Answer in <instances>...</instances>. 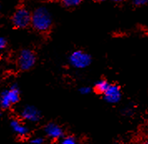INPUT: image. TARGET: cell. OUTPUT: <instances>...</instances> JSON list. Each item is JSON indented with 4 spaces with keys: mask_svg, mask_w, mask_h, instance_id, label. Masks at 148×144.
Masks as SVG:
<instances>
[{
    "mask_svg": "<svg viewBox=\"0 0 148 144\" xmlns=\"http://www.w3.org/2000/svg\"><path fill=\"white\" fill-rule=\"evenodd\" d=\"M31 26L38 33L45 34L53 26V16L48 8L43 6L36 8L32 12Z\"/></svg>",
    "mask_w": 148,
    "mask_h": 144,
    "instance_id": "cell-1",
    "label": "cell"
},
{
    "mask_svg": "<svg viewBox=\"0 0 148 144\" xmlns=\"http://www.w3.org/2000/svg\"><path fill=\"white\" fill-rule=\"evenodd\" d=\"M12 24L14 27L23 29L31 25L32 13L25 7L18 8L12 16Z\"/></svg>",
    "mask_w": 148,
    "mask_h": 144,
    "instance_id": "cell-2",
    "label": "cell"
},
{
    "mask_svg": "<svg viewBox=\"0 0 148 144\" xmlns=\"http://www.w3.org/2000/svg\"><path fill=\"white\" fill-rule=\"evenodd\" d=\"M20 99V92L17 85L11 86L8 89L4 90L0 97V105L3 109H8L13 105L18 103Z\"/></svg>",
    "mask_w": 148,
    "mask_h": 144,
    "instance_id": "cell-3",
    "label": "cell"
},
{
    "mask_svg": "<svg viewBox=\"0 0 148 144\" xmlns=\"http://www.w3.org/2000/svg\"><path fill=\"white\" fill-rule=\"evenodd\" d=\"M69 63L72 67L77 69L88 68L92 62V57L82 50H76L69 56Z\"/></svg>",
    "mask_w": 148,
    "mask_h": 144,
    "instance_id": "cell-4",
    "label": "cell"
},
{
    "mask_svg": "<svg viewBox=\"0 0 148 144\" xmlns=\"http://www.w3.org/2000/svg\"><path fill=\"white\" fill-rule=\"evenodd\" d=\"M36 63V55L30 49H23L18 54V68L23 71L30 70Z\"/></svg>",
    "mask_w": 148,
    "mask_h": 144,
    "instance_id": "cell-5",
    "label": "cell"
},
{
    "mask_svg": "<svg viewBox=\"0 0 148 144\" xmlns=\"http://www.w3.org/2000/svg\"><path fill=\"white\" fill-rule=\"evenodd\" d=\"M21 117L27 122L30 123H37L40 120L41 113L39 110L36 107L27 105L25 106L20 112Z\"/></svg>",
    "mask_w": 148,
    "mask_h": 144,
    "instance_id": "cell-6",
    "label": "cell"
},
{
    "mask_svg": "<svg viewBox=\"0 0 148 144\" xmlns=\"http://www.w3.org/2000/svg\"><path fill=\"white\" fill-rule=\"evenodd\" d=\"M104 100L108 103L116 104L121 101V91L117 85L110 84L108 89L103 94Z\"/></svg>",
    "mask_w": 148,
    "mask_h": 144,
    "instance_id": "cell-7",
    "label": "cell"
},
{
    "mask_svg": "<svg viewBox=\"0 0 148 144\" xmlns=\"http://www.w3.org/2000/svg\"><path fill=\"white\" fill-rule=\"evenodd\" d=\"M45 133L47 137H50L51 139L58 140L63 137V130L59 125L50 123L47 124V126L44 128Z\"/></svg>",
    "mask_w": 148,
    "mask_h": 144,
    "instance_id": "cell-8",
    "label": "cell"
},
{
    "mask_svg": "<svg viewBox=\"0 0 148 144\" xmlns=\"http://www.w3.org/2000/svg\"><path fill=\"white\" fill-rule=\"evenodd\" d=\"M10 127H11L12 130L14 131L18 136L24 137L28 133V128H27V126L22 123L18 120L13 119L10 122Z\"/></svg>",
    "mask_w": 148,
    "mask_h": 144,
    "instance_id": "cell-9",
    "label": "cell"
},
{
    "mask_svg": "<svg viewBox=\"0 0 148 144\" xmlns=\"http://www.w3.org/2000/svg\"><path fill=\"white\" fill-rule=\"evenodd\" d=\"M109 86H110V83L107 80L101 79V80L97 81V82L95 83L94 89L97 93L104 94V93L108 89Z\"/></svg>",
    "mask_w": 148,
    "mask_h": 144,
    "instance_id": "cell-10",
    "label": "cell"
},
{
    "mask_svg": "<svg viewBox=\"0 0 148 144\" xmlns=\"http://www.w3.org/2000/svg\"><path fill=\"white\" fill-rule=\"evenodd\" d=\"M82 0H61L62 4L65 8H74L80 5Z\"/></svg>",
    "mask_w": 148,
    "mask_h": 144,
    "instance_id": "cell-11",
    "label": "cell"
},
{
    "mask_svg": "<svg viewBox=\"0 0 148 144\" xmlns=\"http://www.w3.org/2000/svg\"><path fill=\"white\" fill-rule=\"evenodd\" d=\"M61 144H77V141L73 137L68 136V137H63L61 140Z\"/></svg>",
    "mask_w": 148,
    "mask_h": 144,
    "instance_id": "cell-12",
    "label": "cell"
},
{
    "mask_svg": "<svg viewBox=\"0 0 148 144\" xmlns=\"http://www.w3.org/2000/svg\"><path fill=\"white\" fill-rule=\"evenodd\" d=\"M132 3L134 6L141 7L148 3V0H132Z\"/></svg>",
    "mask_w": 148,
    "mask_h": 144,
    "instance_id": "cell-13",
    "label": "cell"
},
{
    "mask_svg": "<svg viewBox=\"0 0 148 144\" xmlns=\"http://www.w3.org/2000/svg\"><path fill=\"white\" fill-rule=\"evenodd\" d=\"M79 93L81 94H83V95H88L91 93V88H89L88 86H83V87L80 88Z\"/></svg>",
    "mask_w": 148,
    "mask_h": 144,
    "instance_id": "cell-14",
    "label": "cell"
},
{
    "mask_svg": "<svg viewBox=\"0 0 148 144\" xmlns=\"http://www.w3.org/2000/svg\"><path fill=\"white\" fill-rule=\"evenodd\" d=\"M30 143L32 144H42L43 143V138L41 137H36L31 139Z\"/></svg>",
    "mask_w": 148,
    "mask_h": 144,
    "instance_id": "cell-15",
    "label": "cell"
},
{
    "mask_svg": "<svg viewBox=\"0 0 148 144\" xmlns=\"http://www.w3.org/2000/svg\"><path fill=\"white\" fill-rule=\"evenodd\" d=\"M7 47V40L5 38H0V49H4Z\"/></svg>",
    "mask_w": 148,
    "mask_h": 144,
    "instance_id": "cell-16",
    "label": "cell"
},
{
    "mask_svg": "<svg viewBox=\"0 0 148 144\" xmlns=\"http://www.w3.org/2000/svg\"><path fill=\"white\" fill-rule=\"evenodd\" d=\"M112 1L114 2V3H123V2H125L127 0H112Z\"/></svg>",
    "mask_w": 148,
    "mask_h": 144,
    "instance_id": "cell-17",
    "label": "cell"
},
{
    "mask_svg": "<svg viewBox=\"0 0 148 144\" xmlns=\"http://www.w3.org/2000/svg\"><path fill=\"white\" fill-rule=\"evenodd\" d=\"M95 2H97V3H101V2H105V1H107V0H93Z\"/></svg>",
    "mask_w": 148,
    "mask_h": 144,
    "instance_id": "cell-18",
    "label": "cell"
},
{
    "mask_svg": "<svg viewBox=\"0 0 148 144\" xmlns=\"http://www.w3.org/2000/svg\"><path fill=\"white\" fill-rule=\"evenodd\" d=\"M142 144H148V140H147V141H145V142H144V143H143Z\"/></svg>",
    "mask_w": 148,
    "mask_h": 144,
    "instance_id": "cell-19",
    "label": "cell"
}]
</instances>
